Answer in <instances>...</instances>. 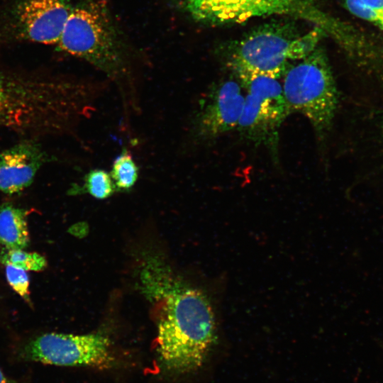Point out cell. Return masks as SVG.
Segmentation results:
<instances>
[{
  "mask_svg": "<svg viewBox=\"0 0 383 383\" xmlns=\"http://www.w3.org/2000/svg\"><path fill=\"white\" fill-rule=\"evenodd\" d=\"M345 4L354 16L383 30V15L366 5L362 0H345Z\"/></svg>",
  "mask_w": 383,
  "mask_h": 383,
  "instance_id": "obj_18",
  "label": "cell"
},
{
  "mask_svg": "<svg viewBox=\"0 0 383 383\" xmlns=\"http://www.w3.org/2000/svg\"><path fill=\"white\" fill-rule=\"evenodd\" d=\"M323 33L318 26L299 35L289 26H265L239 43L231 56V66L234 71L246 70L279 78L289 62L301 60L313 51Z\"/></svg>",
  "mask_w": 383,
  "mask_h": 383,
  "instance_id": "obj_4",
  "label": "cell"
},
{
  "mask_svg": "<svg viewBox=\"0 0 383 383\" xmlns=\"http://www.w3.org/2000/svg\"><path fill=\"white\" fill-rule=\"evenodd\" d=\"M0 383H12L11 381L5 375L0 369Z\"/></svg>",
  "mask_w": 383,
  "mask_h": 383,
  "instance_id": "obj_20",
  "label": "cell"
},
{
  "mask_svg": "<svg viewBox=\"0 0 383 383\" xmlns=\"http://www.w3.org/2000/svg\"><path fill=\"white\" fill-rule=\"evenodd\" d=\"M240 85L247 94L274 113L281 121L292 113L283 91V87L274 77L246 70H235Z\"/></svg>",
  "mask_w": 383,
  "mask_h": 383,
  "instance_id": "obj_11",
  "label": "cell"
},
{
  "mask_svg": "<svg viewBox=\"0 0 383 383\" xmlns=\"http://www.w3.org/2000/svg\"><path fill=\"white\" fill-rule=\"evenodd\" d=\"M285 72L283 91L292 111L310 121L316 133L323 135L331 126L338 94L328 60L316 48Z\"/></svg>",
  "mask_w": 383,
  "mask_h": 383,
  "instance_id": "obj_3",
  "label": "cell"
},
{
  "mask_svg": "<svg viewBox=\"0 0 383 383\" xmlns=\"http://www.w3.org/2000/svg\"><path fill=\"white\" fill-rule=\"evenodd\" d=\"M81 187L72 188L74 193H87L97 199H105L117 192L110 173L102 169H94L84 177Z\"/></svg>",
  "mask_w": 383,
  "mask_h": 383,
  "instance_id": "obj_15",
  "label": "cell"
},
{
  "mask_svg": "<svg viewBox=\"0 0 383 383\" xmlns=\"http://www.w3.org/2000/svg\"><path fill=\"white\" fill-rule=\"evenodd\" d=\"M140 282L155 311L161 362L177 373L197 370L216 339L215 316L208 296L154 257L143 265Z\"/></svg>",
  "mask_w": 383,
  "mask_h": 383,
  "instance_id": "obj_1",
  "label": "cell"
},
{
  "mask_svg": "<svg viewBox=\"0 0 383 383\" xmlns=\"http://www.w3.org/2000/svg\"><path fill=\"white\" fill-rule=\"evenodd\" d=\"M23 356L46 365L98 369H108L114 360L110 340L101 333H45L26 345Z\"/></svg>",
  "mask_w": 383,
  "mask_h": 383,
  "instance_id": "obj_7",
  "label": "cell"
},
{
  "mask_svg": "<svg viewBox=\"0 0 383 383\" xmlns=\"http://www.w3.org/2000/svg\"><path fill=\"white\" fill-rule=\"evenodd\" d=\"M72 9L65 0H23L17 9L21 34L43 45H57Z\"/></svg>",
  "mask_w": 383,
  "mask_h": 383,
  "instance_id": "obj_9",
  "label": "cell"
},
{
  "mask_svg": "<svg viewBox=\"0 0 383 383\" xmlns=\"http://www.w3.org/2000/svg\"><path fill=\"white\" fill-rule=\"evenodd\" d=\"M363 2L377 12L383 15V0H362Z\"/></svg>",
  "mask_w": 383,
  "mask_h": 383,
  "instance_id": "obj_19",
  "label": "cell"
},
{
  "mask_svg": "<svg viewBox=\"0 0 383 383\" xmlns=\"http://www.w3.org/2000/svg\"><path fill=\"white\" fill-rule=\"evenodd\" d=\"M109 173L117 192H129L135 186L139 177V168L126 148L115 157Z\"/></svg>",
  "mask_w": 383,
  "mask_h": 383,
  "instance_id": "obj_14",
  "label": "cell"
},
{
  "mask_svg": "<svg viewBox=\"0 0 383 383\" xmlns=\"http://www.w3.org/2000/svg\"><path fill=\"white\" fill-rule=\"evenodd\" d=\"M5 272L10 287L22 299L30 303V282L27 271L11 265H6Z\"/></svg>",
  "mask_w": 383,
  "mask_h": 383,
  "instance_id": "obj_17",
  "label": "cell"
},
{
  "mask_svg": "<svg viewBox=\"0 0 383 383\" xmlns=\"http://www.w3.org/2000/svg\"><path fill=\"white\" fill-rule=\"evenodd\" d=\"M282 122L274 113L247 94L236 128L249 140L272 143L275 142L277 129Z\"/></svg>",
  "mask_w": 383,
  "mask_h": 383,
  "instance_id": "obj_12",
  "label": "cell"
},
{
  "mask_svg": "<svg viewBox=\"0 0 383 383\" xmlns=\"http://www.w3.org/2000/svg\"><path fill=\"white\" fill-rule=\"evenodd\" d=\"M71 105V91L64 81L41 84L0 73V125H29L45 113L62 122Z\"/></svg>",
  "mask_w": 383,
  "mask_h": 383,
  "instance_id": "obj_6",
  "label": "cell"
},
{
  "mask_svg": "<svg viewBox=\"0 0 383 383\" xmlns=\"http://www.w3.org/2000/svg\"><path fill=\"white\" fill-rule=\"evenodd\" d=\"M57 45L62 50L89 62L114 82L126 116L139 113V91L116 28L102 1L89 0L72 9Z\"/></svg>",
  "mask_w": 383,
  "mask_h": 383,
  "instance_id": "obj_2",
  "label": "cell"
},
{
  "mask_svg": "<svg viewBox=\"0 0 383 383\" xmlns=\"http://www.w3.org/2000/svg\"><path fill=\"white\" fill-rule=\"evenodd\" d=\"M27 212L10 204L0 207V244L5 250L25 249L29 244Z\"/></svg>",
  "mask_w": 383,
  "mask_h": 383,
  "instance_id": "obj_13",
  "label": "cell"
},
{
  "mask_svg": "<svg viewBox=\"0 0 383 383\" xmlns=\"http://www.w3.org/2000/svg\"><path fill=\"white\" fill-rule=\"evenodd\" d=\"M0 262L4 265H11L27 272H40L47 266L45 257L37 252H26L23 249H4L0 254Z\"/></svg>",
  "mask_w": 383,
  "mask_h": 383,
  "instance_id": "obj_16",
  "label": "cell"
},
{
  "mask_svg": "<svg viewBox=\"0 0 383 383\" xmlns=\"http://www.w3.org/2000/svg\"><path fill=\"white\" fill-rule=\"evenodd\" d=\"M245 98L240 84L228 79L213 86L200 99L190 133L195 142H210L237 128Z\"/></svg>",
  "mask_w": 383,
  "mask_h": 383,
  "instance_id": "obj_8",
  "label": "cell"
},
{
  "mask_svg": "<svg viewBox=\"0 0 383 383\" xmlns=\"http://www.w3.org/2000/svg\"><path fill=\"white\" fill-rule=\"evenodd\" d=\"M43 160L40 148L29 143L0 152V190L11 195L23 191L33 182Z\"/></svg>",
  "mask_w": 383,
  "mask_h": 383,
  "instance_id": "obj_10",
  "label": "cell"
},
{
  "mask_svg": "<svg viewBox=\"0 0 383 383\" xmlns=\"http://www.w3.org/2000/svg\"><path fill=\"white\" fill-rule=\"evenodd\" d=\"M196 21L208 24L242 23L252 18L289 15L315 23L339 38L344 28L319 10L316 0H179Z\"/></svg>",
  "mask_w": 383,
  "mask_h": 383,
  "instance_id": "obj_5",
  "label": "cell"
}]
</instances>
